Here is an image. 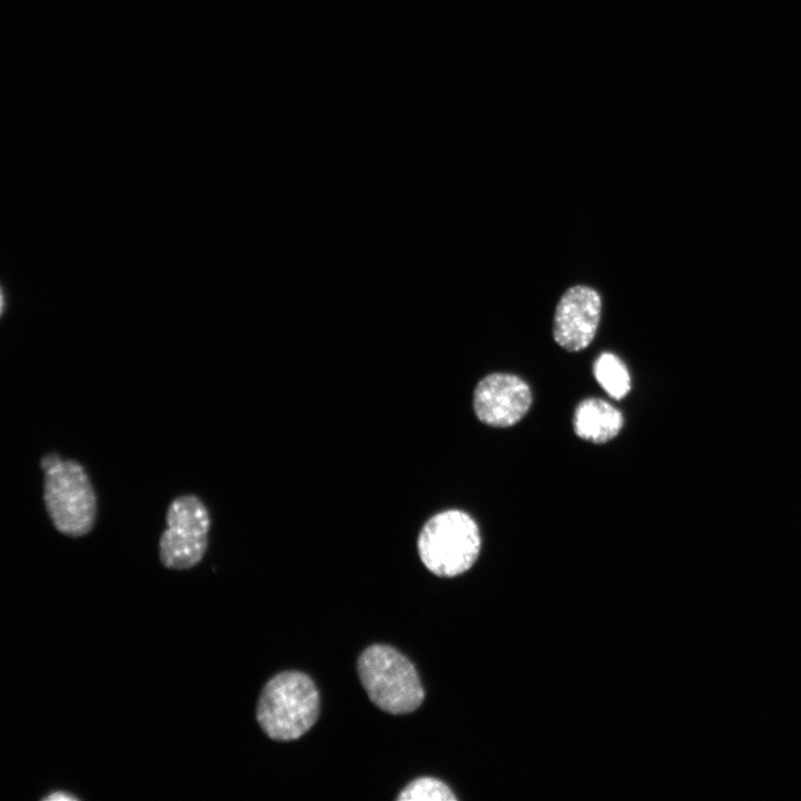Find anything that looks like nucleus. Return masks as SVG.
Instances as JSON below:
<instances>
[{"label":"nucleus","mask_w":801,"mask_h":801,"mask_svg":"<svg viewBox=\"0 0 801 801\" xmlns=\"http://www.w3.org/2000/svg\"><path fill=\"white\" fill-rule=\"evenodd\" d=\"M319 715V693L314 681L299 671H285L264 686L256 718L273 740L293 741L304 735Z\"/></svg>","instance_id":"nucleus-1"},{"label":"nucleus","mask_w":801,"mask_h":801,"mask_svg":"<svg viewBox=\"0 0 801 801\" xmlns=\"http://www.w3.org/2000/svg\"><path fill=\"white\" fill-rule=\"evenodd\" d=\"M40 465L43 501L55 527L71 537L89 533L96 522L97 497L83 466L56 453L42 456Z\"/></svg>","instance_id":"nucleus-2"},{"label":"nucleus","mask_w":801,"mask_h":801,"mask_svg":"<svg viewBox=\"0 0 801 801\" xmlns=\"http://www.w3.org/2000/svg\"><path fill=\"white\" fill-rule=\"evenodd\" d=\"M357 673L369 700L387 713H411L424 701L425 691L414 664L389 645L365 649L357 660Z\"/></svg>","instance_id":"nucleus-3"},{"label":"nucleus","mask_w":801,"mask_h":801,"mask_svg":"<svg viewBox=\"0 0 801 801\" xmlns=\"http://www.w3.org/2000/svg\"><path fill=\"white\" fill-rule=\"evenodd\" d=\"M476 522L461 510H446L423 525L417 550L422 563L433 574L454 577L468 571L481 552Z\"/></svg>","instance_id":"nucleus-4"},{"label":"nucleus","mask_w":801,"mask_h":801,"mask_svg":"<svg viewBox=\"0 0 801 801\" xmlns=\"http://www.w3.org/2000/svg\"><path fill=\"white\" fill-rule=\"evenodd\" d=\"M167 527L159 540V557L164 566L187 570L204 557L210 528L205 503L196 495L175 498L167 508Z\"/></svg>","instance_id":"nucleus-5"},{"label":"nucleus","mask_w":801,"mask_h":801,"mask_svg":"<svg viewBox=\"0 0 801 801\" xmlns=\"http://www.w3.org/2000/svg\"><path fill=\"white\" fill-rule=\"evenodd\" d=\"M532 405L530 386L518 376L493 373L481 379L473 395L476 417L494 427L518 423Z\"/></svg>","instance_id":"nucleus-6"},{"label":"nucleus","mask_w":801,"mask_h":801,"mask_svg":"<svg viewBox=\"0 0 801 801\" xmlns=\"http://www.w3.org/2000/svg\"><path fill=\"white\" fill-rule=\"evenodd\" d=\"M602 313V299L592 287L575 285L560 298L553 319V337L568 352L586 348L596 334Z\"/></svg>","instance_id":"nucleus-7"},{"label":"nucleus","mask_w":801,"mask_h":801,"mask_svg":"<svg viewBox=\"0 0 801 801\" xmlns=\"http://www.w3.org/2000/svg\"><path fill=\"white\" fill-rule=\"evenodd\" d=\"M624 424L622 413L601 398H586L575 408L573 428L585 441L603 444L613 439Z\"/></svg>","instance_id":"nucleus-8"},{"label":"nucleus","mask_w":801,"mask_h":801,"mask_svg":"<svg viewBox=\"0 0 801 801\" xmlns=\"http://www.w3.org/2000/svg\"><path fill=\"white\" fill-rule=\"evenodd\" d=\"M593 374L601 387L615 399L631 389V377L625 364L612 353H602L594 363Z\"/></svg>","instance_id":"nucleus-9"},{"label":"nucleus","mask_w":801,"mask_h":801,"mask_svg":"<svg viewBox=\"0 0 801 801\" xmlns=\"http://www.w3.org/2000/svg\"><path fill=\"white\" fill-rule=\"evenodd\" d=\"M457 798L443 781L422 777L409 782L398 794L397 801H455Z\"/></svg>","instance_id":"nucleus-10"},{"label":"nucleus","mask_w":801,"mask_h":801,"mask_svg":"<svg viewBox=\"0 0 801 801\" xmlns=\"http://www.w3.org/2000/svg\"><path fill=\"white\" fill-rule=\"evenodd\" d=\"M47 799H48V800H57V799H62V800H70V799H73V798H72V797H70V795H68V794H62V795H61V794H59L58 797H57L56 794H55V795H53V794H51V795H50V797H48Z\"/></svg>","instance_id":"nucleus-11"}]
</instances>
